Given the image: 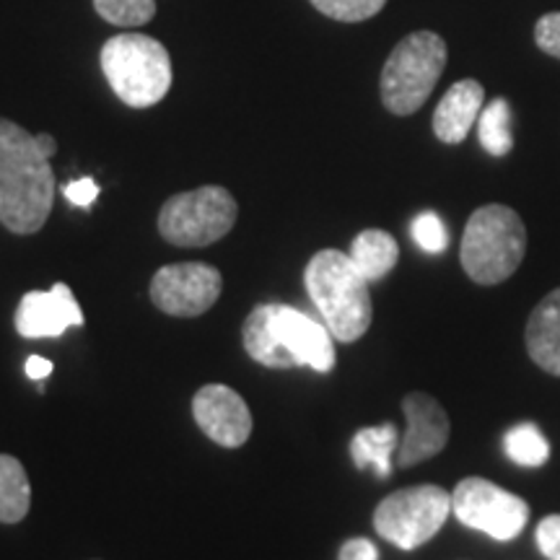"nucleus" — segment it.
<instances>
[{"mask_svg": "<svg viewBox=\"0 0 560 560\" xmlns=\"http://www.w3.org/2000/svg\"><path fill=\"white\" fill-rule=\"evenodd\" d=\"M55 174L34 136L0 117V223L11 234L30 236L50 219Z\"/></svg>", "mask_w": 560, "mask_h": 560, "instance_id": "obj_1", "label": "nucleus"}, {"mask_svg": "<svg viewBox=\"0 0 560 560\" xmlns=\"http://www.w3.org/2000/svg\"><path fill=\"white\" fill-rule=\"evenodd\" d=\"M244 350L268 369L310 366L327 374L335 366L332 332L327 325L285 304H260L242 330Z\"/></svg>", "mask_w": 560, "mask_h": 560, "instance_id": "obj_2", "label": "nucleus"}, {"mask_svg": "<svg viewBox=\"0 0 560 560\" xmlns=\"http://www.w3.org/2000/svg\"><path fill=\"white\" fill-rule=\"evenodd\" d=\"M306 291L335 340L355 342L374 319L369 280L340 249H322L304 270Z\"/></svg>", "mask_w": 560, "mask_h": 560, "instance_id": "obj_3", "label": "nucleus"}, {"mask_svg": "<svg viewBox=\"0 0 560 560\" xmlns=\"http://www.w3.org/2000/svg\"><path fill=\"white\" fill-rule=\"evenodd\" d=\"M527 252V229L514 208L482 206L475 210L462 234L459 260L467 276L480 285L511 278Z\"/></svg>", "mask_w": 560, "mask_h": 560, "instance_id": "obj_4", "label": "nucleus"}, {"mask_svg": "<svg viewBox=\"0 0 560 560\" xmlns=\"http://www.w3.org/2000/svg\"><path fill=\"white\" fill-rule=\"evenodd\" d=\"M104 79L128 107H153L172 89V58L159 39L120 34L102 47Z\"/></svg>", "mask_w": 560, "mask_h": 560, "instance_id": "obj_5", "label": "nucleus"}, {"mask_svg": "<svg viewBox=\"0 0 560 560\" xmlns=\"http://www.w3.org/2000/svg\"><path fill=\"white\" fill-rule=\"evenodd\" d=\"M446 68V42L436 32H412L382 68V102L392 115H416Z\"/></svg>", "mask_w": 560, "mask_h": 560, "instance_id": "obj_6", "label": "nucleus"}, {"mask_svg": "<svg viewBox=\"0 0 560 560\" xmlns=\"http://www.w3.org/2000/svg\"><path fill=\"white\" fill-rule=\"evenodd\" d=\"M240 206L226 187L179 192L159 210V234L174 247H208L234 229Z\"/></svg>", "mask_w": 560, "mask_h": 560, "instance_id": "obj_7", "label": "nucleus"}, {"mask_svg": "<svg viewBox=\"0 0 560 560\" xmlns=\"http://www.w3.org/2000/svg\"><path fill=\"white\" fill-rule=\"evenodd\" d=\"M452 514V493L439 486L402 488L374 511V529L400 550H416L439 535Z\"/></svg>", "mask_w": 560, "mask_h": 560, "instance_id": "obj_8", "label": "nucleus"}, {"mask_svg": "<svg viewBox=\"0 0 560 560\" xmlns=\"http://www.w3.org/2000/svg\"><path fill=\"white\" fill-rule=\"evenodd\" d=\"M452 511L465 527L499 542L516 540L529 522V503L486 478H465L452 493Z\"/></svg>", "mask_w": 560, "mask_h": 560, "instance_id": "obj_9", "label": "nucleus"}, {"mask_svg": "<svg viewBox=\"0 0 560 560\" xmlns=\"http://www.w3.org/2000/svg\"><path fill=\"white\" fill-rule=\"evenodd\" d=\"M221 291V272L206 262L166 265L151 280L153 306L170 317H200L219 301Z\"/></svg>", "mask_w": 560, "mask_h": 560, "instance_id": "obj_10", "label": "nucleus"}, {"mask_svg": "<svg viewBox=\"0 0 560 560\" xmlns=\"http://www.w3.org/2000/svg\"><path fill=\"white\" fill-rule=\"evenodd\" d=\"M192 416L210 441L226 450H240L252 433V412L240 392L226 384H206L192 397Z\"/></svg>", "mask_w": 560, "mask_h": 560, "instance_id": "obj_11", "label": "nucleus"}, {"mask_svg": "<svg viewBox=\"0 0 560 560\" xmlns=\"http://www.w3.org/2000/svg\"><path fill=\"white\" fill-rule=\"evenodd\" d=\"M402 412L408 420V431L397 446L400 467H416L444 452V446L450 444L452 423L436 397L425 392H410L402 400Z\"/></svg>", "mask_w": 560, "mask_h": 560, "instance_id": "obj_12", "label": "nucleus"}, {"mask_svg": "<svg viewBox=\"0 0 560 560\" xmlns=\"http://www.w3.org/2000/svg\"><path fill=\"white\" fill-rule=\"evenodd\" d=\"M83 312L66 283L50 291H30L16 310V332L21 338H60L68 327H81Z\"/></svg>", "mask_w": 560, "mask_h": 560, "instance_id": "obj_13", "label": "nucleus"}, {"mask_svg": "<svg viewBox=\"0 0 560 560\" xmlns=\"http://www.w3.org/2000/svg\"><path fill=\"white\" fill-rule=\"evenodd\" d=\"M482 104H486V89L480 81L465 79L457 81L446 91L444 100L433 112V132L441 143H462L470 136L472 125L478 122Z\"/></svg>", "mask_w": 560, "mask_h": 560, "instance_id": "obj_14", "label": "nucleus"}, {"mask_svg": "<svg viewBox=\"0 0 560 560\" xmlns=\"http://www.w3.org/2000/svg\"><path fill=\"white\" fill-rule=\"evenodd\" d=\"M524 338L529 359L548 374L560 376V289L550 291L532 310Z\"/></svg>", "mask_w": 560, "mask_h": 560, "instance_id": "obj_15", "label": "nucleus"}, {"mask_svg": "<svg viewBox=\"0 0 560 560\" xmlns=\"http://www.w3.org/2000/svg\"><path fill=\"white\" fill-rule=\"evenodd\" d=\"M348 257L371 283V280H382L395 268L397 260H400V247H397L395 236L387 234V231L366 229L350 244Z\"/></svg>", "mask_w": 560, "mask_h": 560, "instance_id": "obj_16", "label": "nucleus"}, {"mask_svg": "<svg viewBox=\"0 0 560 560\" xmlns=\"http://www.w3.org/2000/svg\"><path fill=\"white\" fill-rule=\"evenodd\" d=\"M397 446H400V439H397L395 423H382L355 433L353 441H350V457H353L355 467H361V470L374 467L380 478H389L392 452Z\"/></svg>", "mask_w": 560, "mask_h": 560, "instance_id": "obj_17", "label": "nucleus"}, {"mask_svg": "<svg viewBox=\"0 0 560 560\" xmlns=\"http://www.w3.org/2000/svg\"><path fill=\"white\" fill-rule=\"evenodd\" d=\"M32 486L24 465L11 454H0V522L16 524L30 514Z\"/></svg>", "mask_w": 560, "mask_h": 560, "instance_id": "obj_18", "label": "nucleus"}, {"mask_svg": "<svg viewBox=\"0 0 560 560\" xmlns=\"http://www.w3.org/2000/svg\"><path fill=\"white\" fill-rule=\"evenodd\" d=\"M511 107L506 100H493L488 107H482L478 117V136L482 149L490 156H506L514 149V132H511Z\"/></svg>", "mask_w": 560, "mask_h": 560, "instance_id": "obj_19", "label": "nucleus"}, {"mask_svg": "<svg viewBox=\"0 0 560 560\" xmlns=\"http://www.w3.org/2000/svg\"><path fill=\"white\" fill-rule=\"evenodd\" d=\"M503 450L509 459L524 467H542L550 459V444L535 423L514 425L503 439Z\"/></svg>", "mask_w": 560, "mask_h": 560, "instance_id": "obj_20", "label": "nucleus"}, {"mask_svg": "<svg viewBox=\"0 0 560 560\" xmlns=\"http://www.w3.org/2000/svg\"><path fill=\"white\" fill-rule=\"evenodd\" d=\"M94 9L107 24L143 26L156 13V0H94Z\"/></svg>", "mask_w": 560, "mask_h": 560, "instance_id": "obj_21", "label": "nucleus"}, {"mask_svg": "<svg viewBox=\"0 0 560 560\" xmlns=\"http://www.w3.org/2000/svg\"><path fill=\"white\" fill-rule=\"evenodd\" d=\"M310 3L335 21L359 24V21L376 16L387 5V0H310Z\"/></svg>", "mask_w": 560, "mask_h": 560, "instance_id": "obj_22", "label": "nucleus"}, {"mask_svg": "<svg viewBox=\"0 0 560 560\" xmlns=\"http://www.w3.org/2000/svg\"><path fill=\"white\" fill-rule=\"evenodd\" d=\"M410 231H412V240H416L418 247L423 252H431V255H439V252H444L446 247H450V234H446L444 221H441L436 213H431V210L416 215Z\"/></svg>", "mask_w": 560, "mask_h": 560, "instance_id": "obj_23", "label": "nucleus"}, {"mask_svg": "<svg viewBox=\"0 0 560 560\" xmlns=\"http://www.w3.org/2000/svg\"><path fill=\"white\" fill-rule=\"evenodd\" d=\"M535 42L542 52L560 60V11L545 13L535 26Z\"/></svg>", "mask_w": 560, "mask_h": 560, "instance_id": "obj_24", "label": "nucleus"}, {"mask_svg": "<svg viewBox=\"0 0 560 560\" xmlns=\"http://www.w3.org/2000/svg\"><path fill=\"white\" fill-rule=\"evenodd\" d=\"M535 542L548 560H560V514H550L537 524Z\"/></svg>", "mask_w": 560, "mask_h": 560, "instance_id": "obj_25", "label": "nucleus"}, {"mask_svg": "<svg viewBox=\"0 0 560 560\" xmlns=\"http://www.w3.org/2000/svg\"><path fill=\"white\" fill-rule=\"evenodd\" d=\"M66 198L79 208H89L91 202L100 198V185L91 177H83L79 182H70L66 185Z\"/></svg>", "mask_w": 560, "mask_h": 560, "instance_id": "obj_26", "label": "nucleus"}, {"mask_svg": "<svg viewBox=\"0 0 560 560\" xmlns=\"http://www.w3.org/2000/svg\"><path fill=\"white\" fill-rule=\"evenodd\" d=\"M376 558H380V552H376V548L369 540H363V537L348 540L340 548V560H376Z\"/></svg>", "mask_w": 560, "mask_h": 560, "instance_id": "obj_27", "label": "nucleus"}, {"mask_svg": "<svg viewBox=\"0 0 560 560\" xmlns=\"http://www.w3.org/2000/svg\"><path fill=\"white\" fill-rule=\"evenodd\" d=\"M52 374V361L50 359H42V355H30L26 359V376L34 382L47 380Z\"/></svg>", "mask_w": 560, "mask_h": 560, "instance_id": "obj_28", "label": "nucleus"}, {"mask_svg": "<svg viewBox=\"0 0 560 560\" xmlns=\"http://www.w3.org/2000/svg\"><path fill=\"white\" fill-rule=\"evenodd\" d=\"M34 143H37V149L42 156L50 161L55 153H58V140H55L50 132H39V136H34Z\"/></svg>", "mask_w": 560, "mask_h": 560, "instance_id": "obj_29", "label": "nucleus"}]
</instances>
